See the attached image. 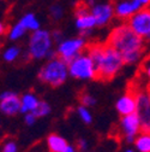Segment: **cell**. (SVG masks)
Segmentation results:
<instances>
[{
	"label": "cell",
	"instance_id": "6da1fadb",
	"mask_svg": "<svg viewBox=\"0 0 150 152\" xmlns=\"http://www.w3.org/2000/svg\"><path fill=\"white\" fill-rule=\"evenodd\" d=\"M107 44L121 53L125 64L138 62L144 52L143 37L135 33L127 23L120 24L112 30L107 39Z\"/></svg>",
	"mask_w": 150,
	"mask_h": 152
},
{
	"label": "cell",
	"instance_id": "7a4b0ae2",
	"mask_svg": "<svg viewBox=\"0 0 150 152\" xmlns=\"http://www.w3.org/2000/svg\"><path fill=\"white\" fill-rule=\"evenodd\" d=\"M125 64L121 53L112 47L106 42L105 50L100 57V59L95 63L96 69V81L101 82H109L113 80L117 74L121 70L123 65Z\"/></svg>",
	"mask_w": 150,
	"mask_h": 152
},
{
	"label": "cell",
	"instance_id": "3957f363",
	"mask_svg": "<svg viewBox=\"0 0 150 152\" xmlns=\"http://www.w3.org/2000/svg\"><path fill=\"white\" fill-rule=\"evenodd\" d=\"M67 64L58 58L50 59L41 70L39 74V77L42 82L52 86V87H59L61 86L66 77H67Z\"/></svg>",
	"mask_w": 150,
	"mask_h": 152
},
{
	"label": "cell",
	"instance_id": "277c9868",
	"mask_svg": "<svg viewBox=\"0 0 150 152\" xmlns=\"http://www.w3.org/2000/svg\"><path fill=\"white\" fill-rule=\"evenodd\" d=\"M69 72L76 79H94L96 77V69L89 54L83 51L69 64Z\"/></svg>",
	"mask_w": 150,
	"mask_h": 152
},
{
	"label": "cell",
	"instance_id": "5b68a950",
	"mask_svg": "<svg viewBox=\"0 0 150 152\" xmlns=\"http://www.w3.org/2000/svg\"><path fill=\"white\" fill-rule=\"evenodd\" d=\"M52 47V35L47 30L37 29L32 33L29 42V56L34 59L47 57Z\"/></svg>",
	"mask_w": 150,
	"mask_h": 152
},
{
	"label": "cell",
	"instance_id": "8992f818",
	"mask_svg": "<svg viewBox=\"0 0 150 152\" xmlns=\"http://www.w3.org/2000/svg\"><path fill=\"white\" fill-rule=\"evenodd\" d=\"M74 15H76V27L83 33L88 34L94 27H96V18L90 11V5L81 1L74 6Z\"/></svg>",
	"mask_w": 150,
	"mask_h": 152
},
{
	"label": "cell",
	"instance_id": "52a82bcc",
	"mask_svg": "<svg viewBox=\"0 0 150 152\" xmlns=\"http://www.w3.org/2000/svg\"><path fill=\"white\" fill-rule=\"evenodd\" d=\"M126 23L139 36L146 37L150 33V7H142L132 17H130Z\"/></svg>",
	"mask_w": 150,
	"mask_h": 152
},
{
	"label": "cell",
	"instance_id": "ba28073f",
	"mask_svg": "<svg viewBox=\"0 0 150 152\" xmlns=\"http://www.w3.org/2000/svg\"><path fill=\"white\" fill-rule=\"evenodd\" d=\"M85 42L83 39H72V40H66L64 42L59 44L58 47V57L64 61L67 65L72 59H74L78 54H81L85 50Z\"/></svg>",
	"mask_w": 150,
	"mask_h": 152
},
{
	"label": "cell",
	"instance_id": "9c48e42d",
	"mask_svg": "<svg viewBox=\"0 0 150 152\" xmlns=\"http://www.w3.org/2000/svg\"><path fill=\"white\" fill-rule=\"evenodd\" d=\"M139 92L138 88H135L133 85H130L124 96L117 103V110L121 116L130 115V113L137 112V102H138Z\"/></svg>",
	"mask_w": 150,
	"mask_h": 152
},
{
	"label": "cell",
	"instance_id": "30bf717a",
	"mask_svg": "<svg viewBox=\"0 0 150 152\" xmlns=\"http://www.w3.org/2000/svg\"><path fill=\"white\" fill-rule=\"evenodd\" d=\"M120 123H121V128H123V132L127 141H133L137 134L141 132V127H142L138 113L133 112V113H130V115L123 116Z\"/></svg>",
	"mask_w": 150,
	"mask_h": 152
},
{
	"label": "cell",
	"instance_id": "8fae6325",
	"mask_svg": "<svg viewBox=\"0 0 150 152\" xmlns=\"http://www.w3.org/2000/svg\"><path fill=\"white\" fill-rule=\"evenodd\" d=\"M90 11L96 18V23L99 27L108 24L112 21V18L115 16L113 4H92Z\"/></svg>",
	"mask_w": 150,
	"mask_h": 152
},
{
	"label": "cell",
	"instance_id": "7c38bea8",
	"mask_svg": "<svg viewBox=\"0 0 150 152\" xmlns=\"http://www.w3.org/2000/svg\"><path fill=\"white\" fill-rule=\"evenodd\" d=\"M21 106H22V100L18 98L17 94L6 92L0 96V110L5 115L9 116L16 115L18 111H21Z\"/></svg>",
	"mask_w": 150,
	"mask_h": 152
},
{
	"label": "cell",
	"instance_id": "4fadbf2b",
	"mask_svg": "<svg viewBox=\"0 0 150 152\" xmlns=\"http://www.w3.org/2000/svg\"><path fill=\"white\" fill-rule=\"evenodd\" d=\"M143 6L136 0H121L114 4V15L119 20L127 21Z\"/></svg>",
	"mask_w": 150,
	"mask_h": 152
},
{
	"label": "cell",
	"instance_id": "5bb4252c",
	"mask_svg": "<svg viewBox=\"0 0 150 152\" xmlns=\"http://www.w3.org/2000/svg\"><path fill=\"white\" fill-rule=\"evenodd\" d=\"M137 113L141 118V130H150V102L149 97L139 93L137 102Z\"/></svg>",
	"mask_w": 150,
	"mask_h": 152
},
{
	"label": "cell",
	"instance_id": "9a60e30c",
	"mask_svg": "<svg viewBox=\"0 0 150 152\" xmlns=\"http://www.w3.org/2000/svg\"><path fill=\"white\" fill-rule=\"evenodd\" d=\"M47 145L49 148V152H64L66 150V147L69 146L66 140L64 138H61L60 135L52 133L47 139Z\"/></svg>",
	"mask_w": 150,
	"mask_h": 152
},
{
	"label": "cell",
	"instance_id": "2e32d148",
	"mask_svg": "<svg viewBox=\"0 0 150 152\" xmlns=\"http://www.w3.org/2000/svg\"><path fill=\"white\" fill-rule=\"evenodd\" d=\"M135 145L141 152H150V130H141L135 139Z\"/></svg>",
	"mask_w": 150,
	"mask_h": 152
},
{
	"label": "cell",
	"instance_id": "e0dca14e",
	"mask_svg": "<svg viewBox=\"0 0 150 152\" xmlns=\"http://www.w3.org/2000/svg\"><path fill=\"white\" fill-rule=\"evenodd\" d=\"M37 104L39 100L36 99V97L31 93H28L22 98V106H21V112H28V111H32Z\"/></svg>",
	"mask_w": 150,
	"mask_h": 152
},
{
	"label": "cell",
	"instance_id": "ac0fdd59",
	"mask_svg": "<svg viewBox=\"0 0 150 152\" xmlns=\"http://www.w3.org/2000/svg\"><path fill=\"white\" fill-rule=\"evenodd\" d=\"M19 22L25 27L27 30H34L35 31V30L39 29V27H40L39 21L36 20L35 15H32V13H27Z\"/></svg>",
	"mask_w": 150,
	"mask_h": 152
},
{
	"label": "cell",
	"instance_id": "d6986e66",
	"mask_svg": "<svg viewBox=\"0 0 150 152\" xmlns=\"http://www.w3.org/2000/svg\"><path fill=\"white\" fill-rule=\"evenodd\" d=\"M49 111H50V107H49V105H48L47 103H45V102H39L37 106H36L31 112L34 113L36 117H42V116L48 115Z\"/></svg>",
	"mask_w": 150,
	"mask_h": 152
},
{
	"label": "cell",
	"instance_id": "ffe728a7",
	"mask_svg": "<svg viewBox=\"0 0 150 152\" xmlns=\"http://www.w3.org/2000/svg\"><path fill=\"white\" fill-rule=\"evenodd\" d=\"M25 27L21 23V22H18L10 31V39L11 40H17V39H19V37H22L25 33Z\"/></svg>",
	"mask_w": 150,
	"mask_h": 152
},
{
	"label": "cell",
	"instance_id": "44dd1931",
	"mask_svg": "<svg viewBox=\"0 0 150 152\" xmlns=\"http://www.w3.org/2000/svg\"><path fill=\"white\" fill-rule=\"evenodd\" d=\"M49 13H50V18L53 21H59L63 18V15H64V9L63 6L55 4V5H52L50 9H49Z\"/></svg>",
	"mask_w": 150,
	"mask_h": 152
},
{
	"label": "cell",
	"instance_id": "7402d4cb",
	"mask_svg": "<svg viewBox=\"0 0 150 152\" xmlns=\"http://www.w3.org/2000/svg\"><path fill=\"white\" fill-rule=\"evenodd\" d=\"M18 56H19V48L18 47H10L4 53V59L6 62H13L18 58Z\"/></svg>",
	"mask_w": 150,
	"mask_h": 152
},
{
	"label": "cell",
	"instance_id": "603a6c76",
	"mask_svg": "<svg viewBox=\"0 0 150 152\" xmlns=\"http://www.w3.org/2000/svg\"><path fill=\"white\" fill-rule=\"evenodd\" d=\"M79 102H81V104L87 105V106H92V105H95V103H96L95 98L91 97L90 94H88V93H81Z\"/></svg>",
	"mask_w": 150,
	"mask_h": 152
},
{
	"label": "cell",
	"instance_id": "cb8c5ba5",
	"mask_svg": "<svg viewBox=\"0 0 150 152\" xmlns=\"http://www.w3.org/2000/svg\"><path fill=\"white\" fill-rule=\"evenodd\" d=\"M78 113H79V116H81V118L85 122V123H90L91 122V115L89 113V111L84 107V106H81V107H78Z\"/></svg>",
	"mask_w": 150,
	"mask_h": 152
},
{
	"label": "cell",
	"instance_id": "d4e9b609",
	"mask_svg": "<svg viewBox=\"0 0 150 152\" xmlns=\"http://www.w3.org/2000/svg\"><path fill=\"white\" fill-rule=\"evenodd\" d=\"M16 151H17V146L14 141H9L3 147V152H16Z\"/></svg>",
	"mask_w": 150,
	"mask_h": 152
},
{
	"label": "cell",
	"instance_id": "484cf974",
	"mask_svg": "<svg viewBox=\"0 0 150 152\" xmlns=\"http://www.w3.org/2000/svg\"><path fill=\"white\" fill-rule=\"evenodd\" d=\"M142 68L144 69V71H145V74H146V76H148V79L150 80V57L144 61Z\"/></svg>",
	"mask_w": 150,
	"mask_h": 152
},
{
	"label": "cell",
	"instance_id": "4316f807",
	"mask_svg": "<svg viewBox=\"0 0 150 152\" xmlns=\"http://www.w3.org/2000/svg\"><path fill=\"white\" fill-rule=\"evenodd\" d=\"M61 35H63V34H61V31H59V30H55V31H53V34H52L53 39L57 41V42H59V44L61 42V41H60V40H61V37H63Z\"/></svg>",
	"mask_w": 150,
	"mask_h": 152
},
{
	"label": "cell",
	"instance_id": "83f0119b",
	"mask_svg": "<svg viewBox=\"0 0 150 152\" xmlns=\"http://www.w3.org/2000/svg\"><path fill=\"white\" fill-rule=\"evenodd\" d=\"M35 118H36V116L34 115L32 112H31V113H28V115L25 116V122L30 126V124H32V123L35 122Z\"/></svg>",
	"mask_w": 150,
	"mask_h": 152
},
{
	"label": "cell",
	"instance_id": "f1b7e54d",
	"mask_svg": "<svg viewBox=\"0 0 150 152\" xmlns=\"http://www.w3.org/2000/svg\"><path fill=\"white\" fill-rule=\"evenodd\" d=\"M6 31H7V27H6V24H4V23L0 22V36L4 35Z\"/></svg>",
	"mask_w": 150,
	"mask_h": 152
},
{
	"label": "cell",
	"instance_id": "f546056e",
	"mask_svg": "<svg viewBox=\"0 0 150 152\" xmlns=\"http://www.w3.org/2000/svg\"><path fill=\"white\" fill-rule=\"evenodd\" d=\"M136 1H138L142 6H149L150 5V0H136Z\"/></svg>",
	"mask_w": 150,
	"mask_h": 152
},
{
	"label": "cell",
	"instance_id": "4dcf8cb0",
	"mask_svg": "<svg viewBox=\"0 0 150 152\" xmlns=\"http://www.w3.org/2000/svg\"><path fill=\"white\" fill-rule=\"evenodd\" d=\"M78 147L82 148V150H84L85 148V141H83V140L82 141H78Z\"/></svg>",
	"mask_w": 150,
	"mask_h": 152
},
{
	"label": "cell",
	"instance_id": "1f68e13d",
	"mask_svg": "<svg viewBox=\"0 0 150 152\" xmlns=\"http://www.w3.org/2000/svg\"><path fill=\"white\" fill-rule=\"evenodd\" d=\"M64 152H76V150H74L72 146H67V147H66V150H65Z\"/></svg>",
	"mask_w": 150,
	"mask_h": 152
},
{
	"label": "cell",
	"instance_id": "d6a6232c",
	"mask_svg": "<svg viewBox=\"0 0 150 152\" xmlns=\"http://www.w3.org/2000/svg\"><path fill=\"white\" fill-rule=\"evenodd\" d=\"M146 39H148V40H149V41H150V33H149V35H148V36H146Z\"/></svg>",
	"mask_w": 150,
	"mask_h": 152
},
{
	"label": "cell",
	"instance_id": "836d02e7",
	"mask_svg": "<svg viewBox=\"0 0 150 152\" xmlns=\"http://www.w3.org/2000/svg\"><path fill=\"white\" fill-rule=\"evenodd\" d=\"M148 97H149V102H150V88H149V96Z\"/></svg>",
	"mask_w": 150,
	"mask_h": 152
},
{
	"label": "cell",
	"instance_id": "e575fe53",
	"mask_svg": "<svg viewBox=\"0 0 150 152\" xmlns=\"http://www.w3.org/2000/svg\"><path fill=\"white\" fill-rule=\"evenodd\" d=\"M126 152H132V151H131V150H127V151H126Z\"/></svg>",
	"mask_w": 150,
	"mask_h": 152
},
{
	"label": "cell",
	"instance_id": "d590c367",
	"mask_svg": "<svg viewBox=\"0 0 150 152\" xmlns=\"http://www.w3.org/2000/svg\"><path fill=\"white\" fill-rule=\"evenodd\" d=\"M149 7H150V5H149Z\"/></svg>",
	"mask_w": 150,
	"mask_h": 152
}]
</instances>
